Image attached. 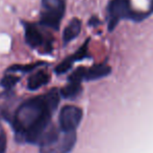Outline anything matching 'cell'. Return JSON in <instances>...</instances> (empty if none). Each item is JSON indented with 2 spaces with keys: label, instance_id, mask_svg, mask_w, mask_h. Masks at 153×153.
Returning a JSON list of instances; mask_svg holds the SVG:
<instances>
[{
  "label": "cell",
  "instance_id": "1",
  "mask_svg": "<svg viewBox=\"0 0 153 153\" xmlns=\"http://www.w3.org/2000/svg\"><path fill=\"white\" fill-rule=\"evenodd\" d=\"M59 90L53 88L45 94L23 101L12 119L17 141L39 145L53 125L52 117L59 106Z\"/></svg>",
  "mask_w": 153,
  "mask_h": 153
},
{
  "label": "cell",
  "instance_id": "2",
  "mask_svg": "<svg viewBox=\"0 0 153 153\" xmlns=\"http://www.w3.org/2000/svg\"><path fill=\"white\" fill-rule=\"evenodd\" d=\"M77 141L76 132H65L51 126L40 142V153H70Z\"/></svg>",
  "mask_w": 153,
  "mask_h": 153
},
{
  "label": "cell",
  "instance_id": "3",
  "mask_svg": "<svg viewBox=\"0 0 153 153\" xmlns=\"http://www.w3.org/2000/svg\"><path fill=\"white\" fill-rule=\"evenodd\" d=\"M106 10L109 31H113L120 21L124 19L139 22L149 16L148 13L133 10L130 0H111L107 4Z\"/></svg>",
  "mask_w": 153,
  "mask_h": 153
},
{
  "label": "cell",
  "instance_id": "4",
  "mask_svg": "<svg viewBox=\"0 0 153 153\" xmlns=\"http://www.w3.org/2000/svg\"><path fill=\"white\" fill-rule=\"evenodd\" d=\"M66 12L65 0H42L40 24L54 30L59 29Z\"/></svg>",
  "mask_w": 153,
  "mask_h": 153
},
{
  "label": "cell",
  "instance_id": "5",
  "mask_svg": "<svg viewBox=\"0 0 153 153\" xmlns=\"http://www.w3.org/2000/svg\"><path fill=\"white\" fill-rule=\"evenodd\" d=\"M82 119V109L75 105H65L59 116V128L65 132H73Z\"/></svg>",
  "mask_w": 153,
  "mask_h": 153
},
{
  "label": "cell",
  "instance_id": "6",
  "mask_svg": "<svg viewBox=\"0 0 153 153\" xmlns=\"http://www.w3.org/2000/svg\"><path fill=\"white\" fill-rule=\"evenodd\" d=\"M111 68L106 64H98L85 68V67H79L77 68L72 74L69 76V81H76L80 82L82 80H96L103 77L107 76L111 73Z\"/></svg>",
  "mask_w": 153,
  "mask_h": 153
},
{
  "label": "cell",
  "instance_id": "7",
  "mask_svg": "<svg viewBox=\"0 0 153 153\" xmlns=\"http://www.w3.org/2000/svg\"><path fill=\"white\" fill-rule=\"evenodd\" d=\"M25 31V40L26 43L32 48H42V47H47V50L50 51L52 47L46 44L44 34L40 30L36 24L30 22H23Z\"/></svg>",
  "mask_w": 153,
  "mask_h": 153
},
{
  "label": "cell",
  "instance_id": "8",
  "mask_svg": "<svg viewBox=\"0 0 153 153\" xmlns=\"http://www.w3.org/2000/svg\"><path fill=\"white\" fill-rule=\"evenodd\" d=\"M89 42H90V39H87V41L83 43L82 46L79 47V49L76 52L69 55L64 61L59 62L54 69L55 73H56V74H64L67 71L70 70L71 67L73 66V64H74L75 62L81 61V59H85V57L88 56V49H89L88 48V45H89Z\"/></svg>",
  "mask_w": 153,
  "mask_h": 153
},
{
  "label": "cell",
  "instance_id": "9",
  "mask_svg": "<svg viewBox=\"0 0 153 153\" xmlns=\"http://www.w3.org/2000/svg\"><path fill=\"white\" fill-rule=\"evenodd\" d=\"M50 81V75L47 71L39 70L31 74L27 79V89L30 91H36L42 88L43 85H46Z\"/></svg>",
  "mask_w": 153,
  "mask_h": 153
},
{
  "label": "cell",
  "instance_id": "10",
  "mask_svg": "<svg viewBox=\"0 0 153 153\" xmlns=\"http://www.w3.org/2000/svg\"><path fill=\"white\" fill-rule=\"evenodd\" d=\"M81 30V20L78 18H73L70 20L62 32V41L64 44H68L72 40H74L76 36H79Z\"/></svg>",
  "mask_w": 153,
  "mask_h": 153
},
{
  "label": "cell",
  "instance_id": "11",
  "mask_svg": "<svg viewBox=\"0 0 153 153\" xmlns=\"http://www.w3.org/2000/svg\"><path fill=\"white\" fill-rule=\"evenodd\" d=\"M82 92V87L80 82L76 81H69L68 85L59 90V95L65 99H75Z\"/></svg>",
  "mask_w": 153,
  "mask_h": 153
},
{
  "label": "cell",
  "instance_id": "12",
  "mask_svg": "<svg viewBox=\"0 0 153 153\" xmlns=\"http://www.w3.org/2000/svg\"><path fill=\"white\" fill-rule=\"evenodd\" d=\"M42 65V62H34V64H28V65H13L7 69V72H30L34 70L36 67Z\"/></svg>",
  "mask_w": 153,
  "mask_h": 153
},
{
  "label": "cell",
  "instance_id": "13",
  "mask_svg": "<svg viewBox=\"0 0 153 153\" xmlns=\"http://www.w3.org/2000/svg\"><path fill=\"white\" fill-rule=\"evenodd\" d=\"M19 80H20V77L19 76L8 73V74L4 75L3 78L0 80V85H2V87L5 88V89H10V88L14 87Z\"/></svg>",
  "mask_w": 153,
  "mask_h": 153
},
{
  "label": "cell",
  "instance_id": "14",
  "mask_svg": "<svg viewBox=\"0 0 153 153\" xmlns=\"http://www.w3.org/2000/svg\"><path fill=\"white\" fill-rule=\"evenodd\" d=\"M7 147V137L2 126H0V153H5Z\"/></svg>",
  "mask_w": 153,
  "mask_h": 153
},
{
  "label": "cell",
  "instance_id": "15",
  "mask_svg": "<svg viewBox=\"0 0 153 153\" xmlns=\"http://www.w3.org/2000/svg\"><path fill=\"white\" fill-rule=\"evenodd\" d=\"M151 10H153V0H151Z\"/></svg>",
  "mask_w": 153,
  "mask_h": 153
}]
</instances>
